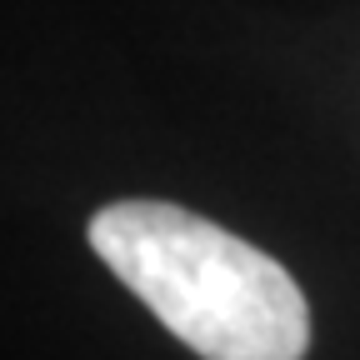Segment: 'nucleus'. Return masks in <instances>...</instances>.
<instances>
[{
	"instance_id": "nucleus-1",
	"label": "nucleus",
	"mask_w": 360,
	"mask_h": 360,
	"mask_svg": "<svg viewBox=\"0 0 360 360\" xmlns=\"http://www.w3.org/2000/svg\"><path fill=\"white\" fill-rule=\"evenodd\" d=\"M90 245L205 360H300L310 310L281 260L165 200H115L90 215Z\"/></svg>"
}]
</instances>
